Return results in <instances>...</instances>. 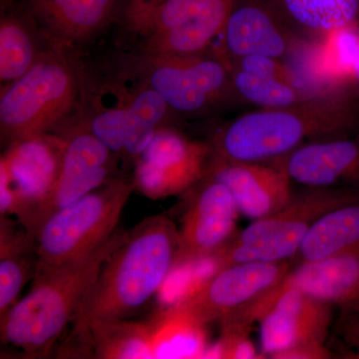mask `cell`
<instances>
[{
  "instance_id": "obj_1",
  "label": "cell",
  "mask_w": 359,
  "mask_h": 359,
  "mask_svg": "<svg viewBox=\"0 0 359 359\" xmlns=\"http://www.w3.org/2000/svg\"><path fill=\"white\" fill-rule=\"evenodd\" d=\"M179 245V230L166 215L126 231L78 306L58 358H66L94 321L129 320L143 309L176 268Z\"/></svg>"
},
{
  "instance_id": "obj_2",
  "label": "cell",
  "mask_w": 359,
  "mask_h": 359,
  "mask_svg": "<svg viewBox=\"0 0 359 359\" xmlns=\"http://www.w3.org/2000/svg\"><path fill=\"white\" fill-rule=\"evenodd\" d=\"M359 133V93L353 88L316 94L285 108L238 116L217 132L211 154L237 162L282 159L309 140Z\"/></svg>"
},
{
  "instance_id": "obj_3",
  "label": "cell",
  "mask_w": 359,
  "mask_h": 359,
  "mask_svg": "<svg viewBox=\"0 0 359 359\" xmlns=\"http://www.w3.org/2000/svg\"><path fill=\"white\" fill-rule=\"evenodd\" d=\"M125 233L116 231L105 244L74 261L37 266L28 294L0 316L2 346L26 358L48 355Z\"/></svg>"
},
{
  "instance_id": "obj_4",
  "label": "cell",
  "mask_w": 359,
  "mask_h": 359,
  "mask_svg": "<svg viewBox=\"0 0 359 359\" xmlns=\"http://www.w3.org/2000/svg\"><path fill=\"white\" fill-rule=\"evenodd\" d=\"M83 85L69 49L53 45L22 76L1 87L2 143L11 146L59 128L81 104Z\"/></svg>"
},
{
  "instance_id": "obj_5",
  "label": "cell",
  "mask_w": 359,
  "mask_h": 359,
  "mask_svg": "<svg viewBox=\"0 0 359 359\" xmlns=\"http://www.w3.org/2000/svg\"><path fill=\"white\" fill-rule=\"evenodd\" d=\"M118 72L148 85L181 117L212 114L242 103L228 65L212 52L159 56L132 51L117 59Z\"/></svg>"
},
{
  "instance_id": "obj_6",
  "label": "cell",
  "mask_w": 359,
  "mask_h": 359,
  "mask_svg": "<svg viewBox=\"0 0 359 359\" xmlns=\"http://www.w3.org/2000/svg\"><path fill=\"white\" fill-rule=\"evenodd\" d=\"M358 199V188H309L292 196L280 211L252 221L212 257L217 269L249 262H290L316 219Z\"/></svg>"
},
{
  "instance_id": "obj_7",
  "label": "cell",
  "mask_w": 359,
  "mask_h": 359,
  "mask_svg": "<svg viewBox=\"0 0 359 359\" xmlns=\"http://www.w3.org/2000/svg\"><path fill=\"white\" fill-rule=\"evenodd\" d=\"M133 190V180L114 177L52 214L35 237L37 266L68 263L105 244Z\"/></svg>"
},
{
  "instance_id": "obj_8",
  "label": "cell",
  "mask_w": 359,
  "mask_h": 359,
  "mask_svg": "<svg viewBox=\"0 0 359 359\" xmlns=\"http://www.w3.org/2000/svg\"><path fill=\"white\" fill-rule=\"evenodd\" d=\"M236 0H166L130 26L134 51L191 56L211 51Z\"/></svg>"
},
{
  "instance_id": "obj_9",
  "label": "cell",
  "mask_w": 359,
  "mask_h": 359,
  "mask_svg": "<svg viewBox=\"0 0 359 359\" xmlns=\"http://www.w3.org/2000/svg\"><path fill=\"white\" fill-rule=\"evenodd\" d=\"M65 147V136L50 132L11 144L1 156L0 181L13 194V216L33 237L60 176Z\"/></svg>"
},
{
  "instance_id": "obj_10",
  "label": "cell",
  "mask_w": 359,
  "mask_h": 359,
  "mask_svg": "<svg viewBox=\"0 0 359 359\" xmlns=\"http://www.w3.org/2000/svg\"><path fill=\"white\" fill-rule=\"evenodd\" d=\"M290 269V262H249L224 266L178 304L207 325H250L252 311L282 283Z\"/></svg>"
},
{
  "instance_id": "obj_11",
  "label": "cell",
  "mask_w": 359,
  "mask_h": 359,
  "mask_svg": "<svg viewBox=\"0 0 359 359\" xmlns=\"http://www.w3.org/2000/svg\"><path fill=\"white\" fill-rule=\"evenodd\" d=\"M332 308L302 290H285L259 320L264 355L276 359L332 358L325 344Z\"/></svg>"
},
{
  "instance_id": "obj_12",
  "label": "cell",
  "mask_w": 359,
  "mask_h": 359,
  "mask_svg": "<svg viewBox=\"0 0 359 359\" xmlns=\"http://www.w3.org/2000/svg\"><path fill=\"white\" fill-rule=\"evenodd\" d=\"M210 156L209 144L162 127L135 162L134 190L152 200L185 194L204 176Z\"/></svg>"
},
{
  "instance_id": "obj_13",
  "label": "cell",
  "mask_w": 359,
  "mask_h": 359,
  "mask_svg": "<svg viewBox=\"0 0 359 359\" xmlns=\"http://www.w3.org/2000/svg\"><path fill=\"white\" fill-rule=\"evenodd\" d=\"M188 192L189 204L179 230L176 268L216 256L235 238L240 214L229 189L208 175Z\"/></svg>"
},
{
  "instance_id": "obj_14",
  "label": "cell",
  "mask_w": 359,
  "mask_h": 359,
  "mask_svg": "<svg viewBox=\"0 0 359 359\" xmlns=\"http://www.w3.org/2000/svg\"><path fill=\"white\" fill-rule=\"evenodd\" d=\"M302 39L269 0H236L211 52L226 63L248 56L285 61Z\"/></svg>"
},
{
  "instance_id": "obj_15",
  "label": "cell",
  "mask_w": 359,
  "mask_h": 359,
  "mask_svg": "<svg viewBox=\"0 0 359 359\" xmlns=\"http://www.w3.org/2000/svg\"><path fill=\"white\" fill-rule=\"evenodd\" d=\"M302 290L316 299L337 306L346 313L359 309V250L339 256L302 262L290 269L282 283L257 304L252 323L262 316L285 290Z\"/></svg>"
},
{
  "instance_id": "obj_16",
  "label": "cell",
  "mask_w": 359,
  "mask_h": 359,
  "mask_svg": "<svg viewBox=\"0 0 359 359\" xmlns=\"http://www.w3.org/2000/svg\"><path fill=\"white\" fill-rule=\"evenodd\" d=\"M61 135L66 139L62 168L45 207L41 226L58 210L114 178L113 175L120 158L79 123Z\"/></svg>"
},
{
  "instance_id": "obj_17",
  "label": "cell",
  "mask_w": 359,
  "mask_h": 359,
  "mask_svg": "<svg viewBox=\"0 0 359 359\" xmlns=\"http://www.w3.org/2000/svg\"><path fill=\"white\" fill-rule=\"evenodd\" d=\"M205 174L222 182L240 214L252 221L280 211L292 197V181L278 163L237 162L211 154Z\"/></svg>"
},
{
  "instance_id": "obj_18",
  "label": "cell",
  "mask_w": 359,
  "mask_h": 359,
  "mask_svg": "<svg viewBox=\"0 0 359 359\" xmlns=\"http://www.w3.org/2000/svg\"><path fill=\"white\" fill-rule=\"evenodd\" d=\"M276 163L299 185L359 189V133L309 142Z\"/></svg>"
},
{
  "instance_id": "obj_19",
  "label": "cell",
  "mask_w": 359,
  "mask_h": 359,
  "mask_svg": "<svg viewBox=\"0 0 359 359\" xmlns=\"http://www.w3.org/2000/svg\"><path fill=\"white\" fill-rule=\"evenodd\" d=\"M124 0H23L52 43L83 45L117 20Z\"/></svg>"
},
{
  "instance_id": "obj_20",
  "label": "cell",
  "mask_w": 359,
  "mask_h": 359,
  "mask_svg": "<svg viewBox=\"0 0 359 359\" xmlns=\"http://www.w3.org/2000/svg\"><path fill=\"white\" fill-rule=\"evenodd\" d=\"M53 45L25 4L0 0L1 87L22 76Z\"/></svg>"
},
{
  "instance_id": "obj_21",
  "label": "cell",
  "mask_w": 359,
  "mask_h": 359,
  "mask_svg": "<svg viewBox=\"0 0 359 359\" xmlns=\"http://www.w3.org/2000/svg\"><path fill=\"white\" fill-rule=\"evenodd\" d=\"M67 358H152L149 320H96L71 349Z\"/></svg>"
},
{
  "instance_id": "obj_22",
  "label": "cell",
  "mask_w": 359,
  "mask_h": 359,
  "mask_svg": "<svg viewBox=\"0 0 359 359\" xmlns=\"http://www.w3.org/2000/svg\"><path fill=\"white\" fill-rule=\"evenodd\" d=\"M124 79L127 93V133L123 159L136 162L148 147L158 129L175 126L181 116L175 113L159 93L134 78L118 72Z\"/></svg>"
},
{
  "instance_id": "obj_23",
  "label": "cell",
  "mask_w": 359,
  "mask_h": 359,
  "mask_svg": "<svg viewBox=\"0 0 359 359\" xmlns=\"http://www.w3.org/2000/svg\"><path fill=\"white\" fill-rule=\"evenodd\" d=\"M149 323L152 358H205L208 325L178 302Z\"/></svg>"
},
{
  "instance_id": "obj_24",
  "label": "cell",
  "mask_w": 359,
  "mask_h": 359,
  "mask_svg": "<svg viewBox=\"0 0 359 359\" xmlns=\"http://www.w3.org/2000/svg\"><path fill=\"white\" fill-rule=\"evenodd\" d=\"M110 80L92 94L82 93L79 124L94 135L104 145L122 157L127 133V93L121 75Z\"/></svg>"
},
{
  "instance_id": "obj_25",
  "label": "cell",
  "mask_w": 359,
  "mask_h": 359,
  "mask_svg": "<svg viewBox=\"0 0 359 359\" xmlns=\"http://www.w3.org/2000/svg\"><path fill=\"white\" fill-rule=\"evenodd\" d=\"M36 238L7 216L0 221V316L18 302L29 276L36 271Z\"/></svg>"
},
{
  "instance_id": "obj_26",
  "label": "cell",
  "mask_w": 359,
  "mask_h": 359,
  "mask_svg": "<svg viewBox=\"0 0 359 359\" xmlns=\"http://www.w3.org/2000/svg\"><path fill=\"white\" fill-rule=\"evenodd\" d=\"M359 250V199L330 210L309 229L294 259L299 263Z\"/></svg>"
},
{
  "instance_id": "obj_27",
  "label": "cell",
  "mask_w": 359,
  "mask_h": 359,
  "mask_svg": "<svg viewBox=\"0 0 359 359\" xmlns=\"http://www.w3.org/2000/svg\"><path fill=\"white\" fill-rule=\"evenodd\" d=\"M299 36L320 41L337 28L359 25V0H269Z\"/></svg>"
},
{
  "instance_id": "obj_28",
  "label": "cell",
  "mask_w": 359,
  "mask_h": 359,
  "mask_svg": "<svg viewBox=\"0 0 359 359\" xmlns=\"http://www.w3.org/2000/svg\"><path fill=\"white\" fill-rule=\"evenodd\" d=\"M231 82L242 103L257 106L259 109H278L316 95L311 90L282 80L249 74L237 68L229 67Z\"/></svg>"
},
{
  "instance_id": "obj_29",
  "label": "cell",
  "mask_w": 359,
  "mask_h": 359,
  "mask_svg": "<svg viewBox=\"0 0 359 359\" xmlns=\"http://www.w3.org/2000/svg\"><path fill=\"white\" fill-rule=\"evenodd\" d=\"M221 337L212 349L208 348L205 358H262L249 337L250 325L242 323H223Z\"/></svg>"
},
{
  "instance_id": "obj_30",
  "label": "cell",
  "mask_w": 359,
  "mask_h": 359,
  "mask_svg": "<svg viewBox=\"0 0 359 359\" xmlns=\"http://www.w3.org/2000/svg\"><path fill=\"white\" fill-rule=\"evenodd\" d=\"M226 65L228 67L237 68L238 70L256 75V76L282 80V81L309 89L302 83L301 78L297 76V73L282 59L268 57V56H248Z\"/></svg>"
},
{
  "instance_id": "obj_31",
  "label": "cell",
  "mask_w": 359,
  "mask_h": 359,
  "mask_svg": "<svg viewBox=\"0 0 359 359\" xmlns=\"http://www.w3.org/2000/svg\"><path fill=\"white\" fill-rule=\"evenodd\" d=\"M164 1L166 0H124L117 20L124 29H128L130 26Z\"/></svg>"
},
{
  "instance_id": "obj_32",
  "label": "cell",
  "mask_w": 359,
  "mask_h": 359,
  "mask_svg": "<svg viewBox=\"0 0 359 359\" xmlns=\"http://www.w3.org/2000/svg\"><path fill=\"white\" fill-rule=\"evenodd\" d=\"M347 320L346 339L351 349L349 358L359 359V309L349 313Z\"/></svg>"
},
{
  "instance_id": "obj_33",
  "label": "cell",
  "mask_w": 359,
  "mask_h": 359,
  "mask_svg": "<svg viewBox=\"0 0 359 359\" xmlns=\"http://www.w3.org/2000/svg\"><path fill=\"white\" fill-rule=\"evenodd\" d=\"M351 86L359 92V65L356 68L355 72H354L353 80H351Z\"/></svg>"
}]
</instances>
